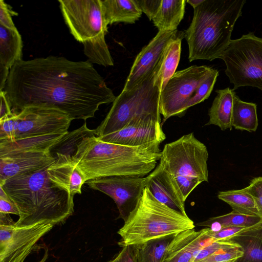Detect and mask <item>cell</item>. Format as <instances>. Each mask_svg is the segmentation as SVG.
<instances>
[{
  "mask_svg": "<svg viewBox=\"0 0 262 262\" xmlns=\"http://www.w3.org/2000/svg\"><path fill=\"white\" fill-rule=\"evenodd\" d=\"M215 92L217 95L209 110V120L206 125L218 126L222 130H231L233 99L236 93L229 88L217 90Z\"/></svg>",
  "mask_w": 262,
  "mask_h": 262,
  "instance_id": "obj_22",
  "label": "cell"
},
{
  "mask_svg": "<svg viewBox=\"0 0 262 262\" xmlns=\"http://www.w3.org/2000/svg\"><path fill=\"white\" fill-rule=\"evenodd\" d=\"M53 226L45 222L23 227H16L15 222L0 224V262H24Z\"/></svg>",
  "mask_w": 262,
  "mask_h": 262,
  "instance_id": "obj_11",
  "label": "cell"
},
{
  "mask_svg": "<svg viewBox=\"0 0 262 262\" xmlns=\"http://www.w3.org/2000/svg\"><path fill=\"white\" fill-rule=\"evenodd\" d=\"M244 188L253 198L262 213V177L253 178L249 185Z\"/></svg>",
  "mask_w": 262,
  "mask_h": 262,
  "instance_id": "obj_36",
  "label": "cell"
},
{
  "mask_svg": "<svg viewBox=\"0 0 262 262\" xmlns=\"http://www.w3.org/2000/svg\"><path fill=\"white\" fill-rule=\"evenodd\" d=\"M56 160L51 151L29 150L0 156V184L15 176L48 168Z\"/></svg>",
  "mask_w": 262,
  "mask_h": 262,
  "instance_id": "obj_16",
  "label": "cell"
},
{
  "mask_svg": "<svg viewBox=\"0 0 262 262\" xmlns=\"http://www.w3.org/2000/svg\"><path fill=\"white\" fill-rule=\"evenodd\" d=\"M105 24L116 23L134 24L142 12L135 0H101Z\"/></svg>",
  "mask_w": 262,
  "mask_h": 262,
  "instance_id": "obj_23",
  "label": "cell"
},
{
  "mask_svg": "<svg viewBox=\"0 0 262 262\" xmlns=\"http://www.w3.org/2000/svg\"><path fill=\"white\" fill-rule=\"evenodd\" d=\"M70 33L82 43L107 32L101 0H59Z\"/></svg>",
  "mask_w": 262,
  "mask_h": 262,
  "instance_id": "obj_10",
  "label": "cell"
},
{
  "mask_svg": "<svg viewBox=\"0 0 262 262\" xmlns=\"http://www.w3.org/2000/svg\"><path fill=\"white\" fill-rule=\"evenodd\" d=\"M142 12L149 20H152L157 14L162 0H135Z\"/></svg>",
  "mask_w": 262,
  "mask_h": 262,
  "instance_id": "obj_37",
  "label": "cell"
},
{
  "mask_svg": "<svg viewBox=\"0 0 262 262\" xmlns=\"http://www.w3.org/2000/svg\"><path fill=\"white\" fill-rule=\"evenodd\" d=\"M85 183L111 197L118 209V218L124 221L136 207L145 187L144 177L112 176L90 180Z\"/></svg>",
  "mask_w": 262,
  "mask_h": 262,
  "instance_id": "obj_13",
  "label": "cell"
},
{
  "mask_svg": "<svg viewBox=\"0 0 262 262\" xmlns=\"http://www.w3.org/2000/svg\"><path fill=\"white\" fill-rule=\"evenodd\" d=\"M209 229L195 231L194 228L177 234L168 247L164 262H194L200 251L211 239L206 235Z\"/></svg>",
  "mask_w": 262,
  "mask_h": 262,
  "instance_id": "obj_18",
  "label": "cell"
},
{
  "mask_svg": "<svg viewBox=\"0 0 262 262\" xmlns=\"http://www.w3.org/2000/svg\"><path fill=\"white\" fill-rule=\"evenodd\" d=\"M194 228L188 216L158 201L145 187L136 207L117 232L121 237L118 244L121 247L137 245Z\"/></svg>",
  "mask_w": 262,
  "mask_h": 262,
  "instance_id": "obj_5",
  "label": "cell"
},
{
  "mask_svg": "<svg viewBox=\"0 0 262 262\" xmlns=\"http://www.w3.org/2000/svg\"><path fill=\"white\" fill-rule=\"evenodd\" d=\"M211 69L206 66H192L174 74L160 94L159 111L163 116L162 124L171 117L184 115L188 102Z\"/></svg>",
  "mask_w": 262,
  "mask_h": 262,
  "instance_id": "obj_9",
  "label": "cell"
},
{
  "mask_svg": "<svg viewBox=\"0 0 262 262\" xmlns=\"http://www.w3.org/2000/svg\"><path fill=\"white\" fill-rule=\"evenodd\" d=\"M68 133L44 135L11 141H0V156L23 151H52Z\"/></svg>",
  "mask_w": 262,
  "mask_h": 262,
  "instance_id": "obj_21",
  "label": "cell"
},
{
  "mask_svg": "<svg viewBox=\"0 0 262 262\" xmlns=\"http://www.w3.org/2000/svg\"><path fill=\"white\" fill-rule=\"evenodd\" d=\"M246 0H204L194 9L184 32L190 62L221 57L231 41L234 26L242 16Z\"/></svg>",
  "mask_w": 262,
  "mask_h": 262,
  "instance_id": "obj_4",
  "label": "cell"
},
{
  "mask_svg": "<svg viewBox=\"0 0 262 262\" xmlns=\"http://www.w3.org/2000/svg\"><path fill=\"white\" fill-rule=\"evenodd\" d=\"M16 112L19 124L15 139L68 133L73 120L64 112L47 107L28 106Z\"/></svg>",
  "mask_w": 262,
  "mask_h": 262,
  "instance_id": "obj_12",
  "label": "cell"
},
{
  "mask_svg": "<svg viewBox=\"0 0 262 262\" xmlns=\"http://www.w3.org/2000/svg\"><path fill=\"white\" fill-rule=\"evenodd\" d=\"M204 0H188L186 1V3L190 4L193 8L195 9L199 6H200Z\"/></svg>",
  "mask_w": 262,
  "mask_h": 262,
  "instance_id": "obj_44",
  "label": "cell"
},
{
  "mask_svg": "<svg viewBox=\"0 0 262 262\" xmlns=\"http://www.w3.org/2000/svg\"><path fill=\"white\" fill-rule=\"evenodd\" d=\"M178 32L158 31L136 57L123 90L134 89L153 74L165 47Z\"/></svg>",
  "mask_w": 262,
  "mask_h": 262,
  "instance_id": "obj_15",
  "label": "cell"
},
{
  "mask_svg": "<svg viewBox=\"0 0 262 262\" xmlns=\"http://www.w3.org/2000/svg\"><path fill=\"white\" fill-rule=\"evenodd\" d=\"M10 69L0 64V91H3L9 74Z\"/></svg>",
  "mask_w": 262,
  "mask_h": 262,
  "instance_id": "obj_42",
  "label": "cell"
},
{
  "mask_svg": "<svg viewBox=\"0 0 262 262\" xmlns=\"http://www.w3.org/2000/svg\"><path fill=\"white\" fill-rule=\"evenodd\" d=\"M256 107V104L243 101L236 94L232 112V127L241 130L255 132L258 124Z\"/></svg>",
  "mask_w": 262,
  "mask_h": 262,
  "instance_id": "obj_26",
  "label": "cell"
},
{
  "mask_svg": "<svg viewBox=\"0 0 262 262\" xmlns=\"http://www.w3.org/2000/svg\"><path fill=\"white\" fill-rule=\"evenodd\" d=\"M208 158L207 147L191 133L166 144L159 163L175 180L186 201L200 184L208 182Z\"/></svg>",
  "mask_w": 262,
  "mask_h": 262,
  "instance_id": "obj_6",
  "label": "cell"
},
{
  "mask_svg": "<svg viewBox=\"0 0 262 262\" xmlns=\"http://www.w3.org/2000/svg\"><path fill=\"white\" fill-rule=\"evenodd\" d=\"M23 41L17 29L0 25V64L9 69L22 59Z\"/></svg>",
  "mask_w": 262,
  "mask_h": 262,
  "instance_id": "obj_25",
  "label": "cell"
},
{
  "mask_svg": "<svg viewBox=\"0 0 262 262\" xmlns=\"http://www.w3.org/2000/svg\"><path fill=\"white\" fill-rule=\"evenodd\" d=\"M0 25L10 29H17L11 18V13L8 5L0 1Z\"/></svg>",
  "mask_w": 262,
  "mask_h": 262,
  "instance_id": "obj_39",
  "label": "cell"
},
{
  "mask_svg": "<svg viewBox=\"0 0 262 262\" xmlns=\"http://www.w3.org/2000/svg\"><path fill=\"white\" fill-rule=\"evenodd\" d=\"M184 32L178 34L166 45L154 72L155 81L161 91L176 73L180 59L181 43Z\"/></svg>",
  "mask_w": 262,
  "mask_h": 262,
  "instance_id": "obj_20",
  "label": "cell"
},
{
  "mask_svg": "<svg viewBox=\"0 0 262 262\" xmlns=\"http://www.w3.org/2000/svg\"><path fill=\"white\" fill-rule=\"evenodd\" d=\"M55 157L56 161L47 168L49 179L73 197L76 194H81L82 187L86 181L71 155L56 152Z\"/></svg>",
  "mask_w": 262,
  "mask_h": 262,
  "instance_id": "obj_19",
  "label": "cell"
},
{
  "mask_svg": "<svg viewBox=\"0 0 262 262\" xmlns=\"http://www.w3.org/2000/svg\"><path fill=\"white\" fill-rule=\"evenodd\" d=\"M0 213L19 215L18 210L7 193L0 195Z\"/></svg>",
  "mask_w": 262,
  "mask_h": 262,
  "instance_id": "obj_40",
  "label": "cell"
},
{
  "mask_svg": "<svg viewBox=\"0 0 262 262\" xmlns=\"http://www.w3.org/2000/svg\"><path fill=\"white\" fill-rule=\"evenodd\" d=\"M162 125L161 117L145 115L133 119L121 129L98 138L105 142L127 146L160 145L166 139Z\"/></svg>",
  "mask_w": 262,
  "mask_h": 262,
  "instance_id": "obj_14",
  "label": "cell"
},
{
  "mask_svg": "<svg viewBox=\"0 0 262 262\" xmlns=\"http://www.w3.org/2000/svg\"><path fill=\"white\" fill-rule=\"evenodd\" d=\"M19 120L16 112L0 118V141L15 140L18 128Z\"/></svg>",
  "mask_w": 262,
  "mask_h": 262,
  "instance_id": "obj_33",
  "label": "cell"
},
{
  "mask_svg": "<svg viewBox=\"0 0 262 262\" xmlns=\"http://www.w3.org/2000/svg\"><path fill=\"white\" fill-rule=\"evenodd\" d=\"M161 90L155 81L154 73L142 83L130 90H122L116 97L104 120L94 129L99 137L118 131L136 117L153 115L161 117Z\"/></svg>",
  "mask_w": 262,
  "mask_h": 262,
  "instance_id": "obj_7",
  "label": "cell"
},
{
  "mask_svg": "<svg viewBox=\"0 0 262 262\" xmlns=\"http://www.w3.org/2000/svg\"><path fill=\"white\" fill-rule=\"evenodd\" d=\"M217 198L229 205L235 212L262 217V213L252 196L243 188L220 191Z\"/></svg>",
  "mask_w": 262,
  "mask_h": 262,
  "instance_id": "obj_27",
  "label": "cell"
},
{
  "mask_svg": "<svg viewBox=\"0 0 262 262\" xmlns=\"http://www.w3.org/2000/svg\"><path fill=\"white\" fill-rule=\"evenodd\" d=\"M48 168L13 176L0 184L18 210L16 227L41 222L54 226L73 213L74 197L51 181Z\"/></svg>",
  "mask_w": 262,
  "mask_h": 262,
  "instance_id": "obj_3",
  "label": "cell"
},
{
  "mask_svg": "<svg viewBox=\"0 0 262 262\" xmlns=\"http://www.w3.org/2000/svg\"><path fill=\"white\" fill-rule=\"evenodd\" d=\"M220 58L234 90L245 86L262 90V38L249 32L231 40Z\"/></svg>",
  "mask_w": 262,
  "mask_h": 262,
  "instance_id": "obj_8",
  "label": "cell"
},
{
  "mask_svg": "<svg viewBox=\"0 0 262 262\" xmlns=\"http://www.w3.org/2000/svg\"><path fill=\"white\" fill-rule=\"evenodd\" d=\"M3 91L11 111L47 107L59 110L72 120L84 121L116 97L89 60L52 55L16 62Z\"/></svg>",
  "mask_w": 262,
  "mask_h": 262,
  "instance_id": "obj_1",
  "label": "cell"
},
{
  "mask_svg": "<svg viewBox=\"0 0 262 262\" xmlns=\"http://www.w3.org/2000/svg\"><path fill=\"white\" fill-rule=\"evenodd\" d=\"M0 118H2L11 113V110L7 99L5 92L4 91H0Z\"/></svg>",
  "mask_w": 262,
  "mask_h": 262,
  "instance_id": "obj_41",
  "label": "cell"
},
{
  "mask_svg": "<svg viewBox=\"0 0 262 262\" xmlns=\"http://www.w3.org/2000/svg\"><path fill=\"white\" fill-rule=\"evenodd\" d=\"M176 235L156 238L137 245V262H164L168 247Z\"/></svg>",
  "mask_w": 262,
  "mask_h": 262,
  "instance_id": "obj_28",
  "label": "cell"
},
{
  "mask_svg": "<svg viewBox=\"0 0 262 262\" xmlns=\"http://www.w3.org/2000/svg\"><path fill=\"white\" fill-rule=\"evenodd\" d=\"M262 223V217L248 215L234 211L227 214L210 217L206 221L198 223L197 226H206L214 231L222 227L235 226L250 228Z\"/></svg>",
  "mask_w": 262,
  "mask_h": 262,
  "instance_id": "obj_29",
  "label": "cell"
},
{
  "mask_svg": "<svg viewBox=\"0 0 262 262\" xmlns=\"http://www.w3.org/2000/svg\"><path fill=\"white\" fill-rule=\"evenodd\" d=\"M218 75V70L212 68L207 77L200 84L194 95L188 102L187 110L189 107L204 101L209 97Z\"/></svg>",
  "mask_w": 262,
  "mask_h": 262,
  "instance_id": "obj_32",
  "label": "cell"
},
{
  "mask_svg": "<svg viewBox=\"0 0 262 262\" xmlns=\"http://www.w3.org/2000/svg\"><path fill=\"white\" fill-rule=\"evenodd\" d=\"M236 260H237V259H236V260H232V261H228V262H235Z\"/></svg>",
  "mask_w": 262,
  "mask_h": 262,
  "instance_id": "obj_46",
  "label": "cell"
},
{
  "mask_svg": "<svg viewBox=\"0 0 262 262\" xmlns=\"http://www.w3.org/2000/svg\"><path fill=\"white\" fill-rule=\"evenodd\" d=\"M185 0H162L159 10L152 19L159 31L177 30L185 13Z\"/></svg>",
  "mask_w": 262,
  "mask_h": 262,
  "instance_id": "obj_24",
  "label": "cell"
},
{
  "mask_svg": "<svg viewBox=\"0 0 262 262\" xmlns=\"http://www.w3.org/2000/svg\"><path fill=\"white\" fill-rule=\"evenodd\" d=\"M107 262H137L136 245L122 247V250Z\"/></svg>",
  "mask_w": 262,
  "mask_h": 262,
  "instance_id": "obj_38",
  "label": "cell"
},
{
  "mask_svg": "<svg viewBox=\"0 0 262 262\" xmlns=\"http://www.w3.org/2000/svg\"><path fill=\"white\" fill-rule=\"evenodd\" d=\"M71 157L86 181L112 176L143 178L155 168L161 150L160 144L127 146L90 135L77 144Z\"/></svg>",
  "mask_w": 262,
  "mask_h": 262,
  "instance_id": "obj_2",
  "label": "cell"
},
{
  "mask_svg": "<svg viewBox=\"0 0 262 262\" xmlns=\"http://www.w3.org/2000/svg\"><path fill=\"white\" fill-rule=\"evenodd\" d=\"M248 231L262 241V223L256 226L249 228Z\"/></svg>",
  "mask_w": 262,
  "mask_h": 262,
  "instance_id": "obj_43",
  "label": "cell"
},
{
  "mask_svg": "<svg viewBox=\"0 0 262 262\" xmlns=\"http://www.w3.org/2000/svg\"><path fill=\"white\" fill-rule=\"evenodd\" d=\"M48 251H47L45 253L44 255H43L42 258L39 261H38V262H45L46 259H47V257H48Z\"/></svg>",
  "mask_w": 262,
  "mask_h": 262,
  "instance_id": "obj_45",
  "label": "cell"
},
{
  "mask_svg": "<svg viewBox=\"0 0 262 262\" xmlns=\"http://www.w3.org/2000/svg\"><path fill=\"white\" fill-rule=\"evenodd\" d=\"M248 229L249 228L241 227L228 226L222 227L220 230L214 231L209 228L206 233V235L214 241L229 240L234 235Z\"/></svg>",
  "mask_w": 262,
  "mask_h": 262,
  "instance_id": "obj_35",
  "label": "cell"
},
{
  "mask_svg": "<svg viewBox=\"0 0 262 262\" xmlns=\"http://www.w3.org/2000/svg\"><path fill=\"white\" fill-rule=\"evenodd\" d=\"M244 255L242 247L238 244L210 255L198 262H228L237 259Z\"/></svg>",
  "mask_w": 262,
  "mask_h": 262,
  "instance_id": "obj_34",
  "label": "cell"
},
{
  "mask_svg": "<svg viewBox=\"0 0 262 262\" xmlns=\"http://www.w3.org/2000/svg\"><path fill=\"white\" fill-rule=\"evenodd\" d=\"M248 229L229 239L239 245L244 251L243 256L235 262H262V241Z\"/></svg>",
  "mask_w": 262,
  "mask_h": 262,
  "instance_id": "obj_30",
  "label": "cell"
},
{
  "mask_svg": "<svg viewBox=\"0 0 262 262\" xmlns=\"http://www.w3.org/2000/svg\"><path fill=\"white\" fill-rule=\"evenodd\" d=\"M144 186L148 188L158 201L174 211L188 216L185 209V201L179 186L160 163L144 177Z\"/></svg>",
  "mask_w": 262,
  "mask_h": 262,
  "instance_id": "obj_17",
  "label": "cell"
},
{
  "mask_svg": "<svg viewBox=\"0 0 262 262\" xmlns=\"http://www.w3.org/2000/svg\"><path fill=\"white\" fill-rule=\"evenodd\" d=\"M105 34L83 43L84 53L88 60L104 67L114 65V61L105 40Z\"/></svg>",
  "mask_w": 262,
  "mask_h": 262,
  "instance_id": "obj_31",
  "label": "cell"
}]
</instances>
